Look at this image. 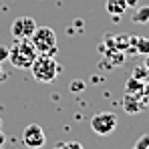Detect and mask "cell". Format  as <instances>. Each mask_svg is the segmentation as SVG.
<instances>
[{
  "mask_svg": "<svg viewBox=\"0 0 149 149\" xmlns=\"http://www.w3.org/2000/svg\"><path fill=\"white\" fill-rule=\"evenodd\" d=\"M36 56H38V52L34 49V45L30 42V38H16L14 47H10L8 61L14 69H30Z\"/></svg>",
  "mask_w": 149,
  "mask_h": 149,
  "instance_id": "obj_1",
  "label": "cell"
},
{
  "mask_svg": "<svg viewBox=\"0 0 149 149\" xmlns=\"http://www.w3.org/2000/svg\"><path fill=\"white\" fill-rule=\"evenodd\" d=\"M32 71V77L38 81V83H52L56 79V74L61 73V67L58 63L54 61V56H49V54H38L30 67Z\"/></svg>",
  "mask_w": 149,
  "mask_h": 149,
  "instance_id": "obj_2",
  "label": "cell"
},
{
  "mask_svg": "<svg viewBox=\"0 0 149 149\" xmlns=\"http://www.w3.org/2000/svg\"><path fill=\"white\" fill-rule=\"evenodd\" d=\"M30 42L34 45V49L38 54H49L54 56L56 54V32L50 26H36V30L30 36Z\"/></svg>",
  "mask_w": 149,
  "mask_h": 149,
  "instance_id": "obj_3",
  "label": "cell"
},
{
  "mask_svg": "<svg viewBox=\"0 0 149 149\" xmlns=\"http://www.w3.org/2000/svg\"><path fill=\"white\" fill-rule=\"evenodd\" d=\"M91 129L97 135H111L117 129V115L115 113H97V115H93Z\"/></svg>",
  "mask_w": 149,
  "mask_h": 149,
  "instance_id": "obj_4",
  "label": "cell"
},
{
  "mask_svg": "<svg viewBox=\"0 0 149 149\" xmlns=\"http://www.w3.org/2000/svg\"><path fill=\"white\" fill-rule=\"evenodd\" d=\"M22 143L28 149H40L47 143V135L42 131V127L38 123H30L28 127H24L22 131Z\"/></svg>",
  "mask_w": 149,
  "mask_h": 149,
  "instance_id": "obj_5",
  "label": "cell"
},
{
  "mask_svg": "<svg viewBox=\"0 0 149 149\" xmlns=\"http://www.w3.org/2000/svg\"><path fill=\"white\" fill-rule=\"evenodd\" d=\"M34 30H36V22L30 16H18L10 26V32L14 38H30Z\"/></svg>",
  "mask_w": 149,
  "mask_h": 149,
  "instance_id": "obj_6",
  "label": "cell"
},
{
  "mask_svg": "<svg viewBox=\"0 0 149 149\" xmlns=\"http://www.w3.org/2000/svg\"><path fill=\"white\" fill-rule=\"evenodd\" d=\"M145 105H149L143 93H125L123 97V109L129 113V115H137L145 109Z\"/></svg>",
  "mask_w": 149,
  "mask_h": 149,
  "instance_id": "obj_7",
  "label": "cell"
},
{
  "mask_svg": "<svg viewBox=\"0 0 149 149\" xmlns=\"http://www.w3.org/2000/svg\"><path fill=\"white\" fill-rule=\"evenodd\" d=\"M105 8H107V12L111 16H121V14H125V10H127V2L125 0H107L105 2Z\"/></svg>",
  "mask_w": 149,
  "mask_h": 149,
  "instance_id": "obj_8",
  "label": "cell"
},
{
  "mask_svg": "<svg viewBox=\"0 0 149 149\" xmlns=\"http://www.w3.org/2000/svg\"><path fill=\"white\" fill-rule=\"evenodd\" d=\"M105 61H111L113 67H121L125 63V52L117 49H107L105 50Z\"/></svg>",
  "mask_w": 149,
  "mask_h": 149,
  "instance_id": "obj_9",
  "label": "cell"
},
{
  "mask_svg": "<svg viewBox=\"0 0 149 149\" xmlns=\"http://www.w3.org/2000/svg\"><path fill=\"white\" fill-rule=\"evenodd\" d=\"M143 87H145V83H141L135 77H129L125 83V93H143Z\"/></svg>",
  "mask_w": 149,
  "mask_h": 149,
  "instance_id": "obj_10",
  "label": "cell"
},
{
  "mask_svg": "<svg viewBox=\"0 0 149 149\" xmlns=\"http://www.w3.org/2000/svg\"><path fill=\"white\" fill-rule=\"evenodd\" d=\"M133 22H137V24H147L149 22V4L147 6H139V8L135 10Z\"/></svg>",
  "mask_w": 149,
  "mask_h": 149,
  "instance_id": "obj_11",
  "label": "cell"
},
{
  "mask_svg": "<svg viewBox=\"0 0 149 149\" xmlns=\"http://www.w3.org/2000/svg\"><path fill=\"white\" fill-rule=\"evenodd\" d=\"M129 40H131V36H127V34H119V36H113V42H111V49H117V50H127L129 47Z\"/></svg>",
  "mask_w": 149,
  "mask_h": 149,
  "instance_id": "obj_12",
  "label": "cell"
},
{
  "mask_svg": "<svg viewBox=\"0 0 149 149\" xmlns=\"http://www.w3.org/2000/svg\"><path fill=\"white\" fill-rule=\"evenodd\" d=\"M131 77L139 79L141 83H149V71H147V67H145V65L135 67V69H133V73H131Z\"/></svg>",
  "mask_w": 149,
  "mask_h": 149,
  "instance_id": "obj_13",
  "label": "cell"
},
{
  "mask_svg": "<svg viewBox=\"0 0 149 149\" xmlns=\"http://www.w3.org/2000/svg\"><path fill=\"white\" fill-rule=\"evenodd\" d=\"M131 149H149V133L141 135V137L135 141V145H133Z\"/></svg>",
  "mask_w": 149,
  "mask_h": 149,
  "instance_id": "obj_14",
  "label": "cell"
},
{
  "mask_svg": "<svg viewBox=\"0 0 149 149\" xmlns=\"http://www.w3.org/2000/svg\"><path fill=\"white\" fill-rule=\"evenodd\" d=\"M61 149H85L79 141H65V143H61Z\"/></svg>",
  "mask_w": 149,
  "mask_h": 149,
  "instance_id": "obj_15",
  "label": "cell"
},
{
  "mask_svg": "<svg viewBox=\"0 0 149 149\" xmlns=\"http://www.w3.org/2000/svg\"><path fill=\"white\" fill-rule=\"evenodd\" d=\"M8 56H10V47H6V45H0V63L8 61Z\"/></svg>",
  "mask_w": 149,
  "mask_h": 149,
  "instance_id": "obj_16",
  "label": "cell"
},
{
  "mask_svg": "<svg viewBox=\"0 0 149 149\" xmlns=\"http://www.w3.org/2000/svg\"><path fill=\"white\" fill-rule=\"evenodd\" d=\"M83 89H85V83L83 81H73L71 83V91H74V93L77 91H83Z\"/></svg>",
  "mask_w": 149,
  "mask_h": 149,
  "instance_id": "obj_17",
  "label": "cell"
},
{
  "mask_svg": "<svg viewBox=\"0 0 149 149\" xmlns=\"http://www.w3.org/2000/svg\"><path fill=\"white\" fill-rule=\"evenodd\" d=\"M143 97H145V101L149 103V83H145V87H143Z\"/></svg>",
  "mask_w": 149,
  "mask_h": 149,
  "instance_id": "obj_18",
  "label": "cell"
},
{
  "mask_svg": "<svg viewBox=\"0 0 149 149\" xmlns=\"http://www.w3.org/2000/svg\"><path fill=\"white\" fill-rule=\"evenodd\" d=\"M4 143H6V135L2 133V129H0V149L4 147Z\"/></svg>",
  "mask_w": 149,
  "mask_h": 149,
  "instance_id": "obj_19",
  "label": "cell"
},
{
  "mask_svg": "<svg viewBox=\"0 0 149 149\" xmlns=\"http://www.w3.org/2000/svg\"><path fill=\"white\" fill-rule=\"evenodd\" d=\"M127 2V8H131V6H137L139 4V0H125Z\"/></svg>",
  "mask_w": 149,
  "mask_h": 149,
  "instance_id": "obj_20",
  "label": "cell"
},
{
  "mask_svg": "<svg viewBox=\"0 0 149 149\" xmlns=\"http://www.w3.org/2000/svg\"><path fill=\"white\" fill-rule=\"evenodd\" d=\"M147 58H145V67H147V71H149V54H145Z\"/></svg>",
  "mask_w": 149,
  "mask_h": 149,
  "instance_id": "obj_21",
  "label": "cell"
},
{
  "mask_svg": "<svg viewBox=\"0 0 149 149\" xmlns=\"http://www.w3.org/2000/svg\"><path fill=\"white\" fill-rule=\"evenodd\" d=\"M52 149H61V143H58V145H54V147H52Z\"/></svg>",
  "mask_w": 149,
  "mask_h": 149,
  "instance_id": "obj_22",
  "label": "cell"
},
{
  "mask_svg": "<svg viewBox=\"0 0 149 149\" xmlns=\"http://www.w3.org/2000/svg\"><path fill=\"white\" fill-rule=\"evenodd\" d=\"M0 127H2V119H0Z\"/></svg>",
  "mask_w": 149,
  "mask_h": 149,
  "instance_id": "obj_23",
  "label": "cell"
},
{
  "mask_svg": "<svg viewBox=\"0 0 149 149\" xmlns=\"http://www.w3.org/2000/svg\"><path fill=\"white\" fill-rule=\"evenodd\" d=\"M0 74H2V69H0Z\"/></svg>",
  "mask_w": 149,
  "mask_h": 149,
  "instance_id": "obj_24",
  "label": "cell"
}]
</instances>
